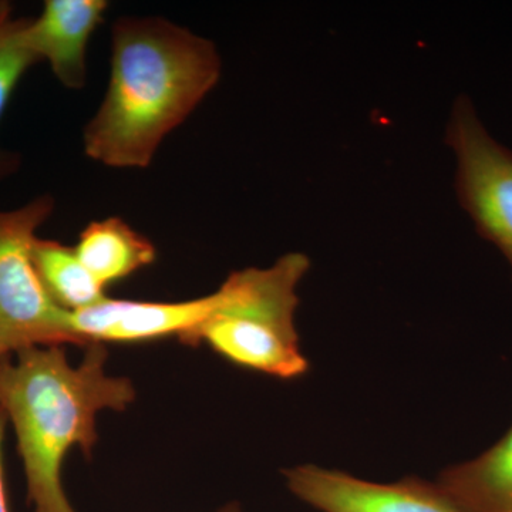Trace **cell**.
Wrapping results in <instances>:
<instances>
[{"instance_id": "6da1fadb", "label": "cell", "mask_w": 512, "mask_h": 512, "mask_svg": "<svg viewBox=\"0 0 512 512\" xmlns=\"http://www.w3.org/2000/svg\"><path fill=\"white\" fill-rule=\"evenodd\" d=\"M110 80L83 130L84 154L111 168H148L221 79L217 46L157 16L111 28Z\"/></svg>"}, {"instance_id": "5b68a950", "label": "cell", "mask_w": 512, "mask_h": 512, "mask_svg": "<svg viewBox=\"0 0 512 512\" xmlns=\"http://www.w3.org/2000/svg\"><path fill=\"white\" fill-rule=\"evenodd\" d=\"M446 144L456 158L458 202L512 272V150L488 131L468 96L454 101Z\"/></svg>"}, {"instance_id": "9c48e42d", "label": "cell", "mask_w": 512, "mask_h": 512, "mask_svg": "<svg viewBox=\"0 0 512 512\" xmlns=\"http://www.w3.org/2000/svg\"><path fill=\"white\" fill-rule=\"evenodd\" d=\"M74 251L104 289L150 266L157 258L153 242L117 217L90 222L80 232Z\"/></svg>"}, {"instance_id": "277c9868", "label": "cell", "mask_w": 512, "mask_h": 512, "mask_svg": "<svg viewBox=\"0 0 512 512\" xmlns=\"http://www.w3.org/2000/svg\"><path fill=\"white\" fill-rule=\"evenodd\" d=\"M55 207L43 194L0 210V362L37 346L77 345L70 312L53 301L33 261L36 232Z\"/></svg>"}, {"instance_id": "3957f363", "label": "cell", "mask_w": 512, "mask_h": 512, "mask_svg": "<svg viewBox=\"0 0 512 512\" xmlns=\"http://www.w3.org/2000/svg\"><path fill=\"white\" fill-rule=\"evenodd\" d=\"M311 268L308 256L292 252L269 268L232 272L218 289L221 305L188 345L210 346L244 369L298 379L309 372L295 325L298 286Z\"/></svg>"}, {"instance_id": "30bf717a", "label": "cell", "mask_w": 512, "mask_h": 512, "mask_svg": "<svg viewBox=\"0 0 512 512\" xmlns=\"http://www.w3.org/2000/svg\"><path fill=\"white\" fill-rule=\"evenodd\" d=\"M33 261L47 292L64 311H83L107 298L106 289L87 271L74 247L37 237Z\"/></svg>"}, {"instance_id": "ba28073f", "label": "cell", "mask_w": 512, "mask_h": 512, "mask_svg": "<svg viewBox=\"0 0 512 512\" xmlns=\"http://www.w3.org/2000/svg\"><path fill=\"white\" fill-rule=\"evenodd\" d=\"M466 512H512V426L474 460L446 468L437 481Z\"/></svg>"}, {"instance_id": "52a82bcc", "label": "cell", "mask_w": 512, "mask_h": 512, "mask_svg": "<svg viewBox=\"0 0 512 512\" xmlns=\"http://www.w3.org/2000/svg\"><path fill=\"white\" fill-rule=\"evenodd\" d=\"M109 9L106 0H46L35 19L26 20L23 43L49 63L59 83L80 90L87 82V46Z\"/></svg>"}, {"instance_id": "7c38bea8", "label": "cell", "mask_w": 512, "mask_h": 512, "mask_svg": "<svg viewBox=\"0 0 512 512\" xmlns=\"http://www.w3.org/2000/svg\"><path fill=\"white\" fill-rule=\"evenodd\" d=\"M9 419L2 404H0V512H10L8 505V497H6L5 481H3V467H2V446L3 439H5L6 426H8Z\"/></svg>"}, {"instance_id": "7a4b0ae2", "label": "cell", "mask_w": 512, "mask_h": 512, "mask_svg": "<svg viewBox=\"0 0 512 512\" xmlns=\"http://www.w3.org/2000/svg\"><path fill=\"white\" fill-rule=\"evenodd\" d=\"M80 366L63 346H37L0 362V404L15 429L35 512H76L62 485L70 448L92 456L101 410L123 412L136 399L133 383L106 373L107 350L86 346Z\"/></svg>"}, {"instance_id": "4fadbf2b", "label": "cell", "mask_w": 512, "mask_h": 512, "mask_svg": "<svg viewBox=\"0 0 512 512\" xmlns=\"http://www.w3.org/2000/svg\"><path fill=\"white\" fill-rule=\"evenodd\" d=\"M218 512H241V507H239L238 503H231L225 505V507L221 508V510Z\"/></svg>"}, {"instance_id": "8fae6325", "label": "cell", "mask_w": 512, "mask_h": 512, "mask_svg": "<svg viewBox=\"0 0 512 512\" xmlns=\"http://www.w3.org/2000/svg\"><path fill=\"white\" fill-rule=\"evenodd\" d=\"M26 18L15 15L12 3L0 0V120L16 87L30 67L40 63L23 43ZM22 157L0 146V183L18 173Z\"/></svg>"}, {"instance_id": "8992f818", "label": "cell", "mask_w": 512, "mask_h": 512, "mask_svg": "<svg viewBox=\"0 0 512 512\" xmlns=\"http://www.w3.org/2000/svg\"><path fill=\"white\" fill-rule=\"evenodd\" d=\"M284 474L289 491L322 512H466L439 484L417 477L380 484L313 464Z\"/></svg>"}]
</instances>
